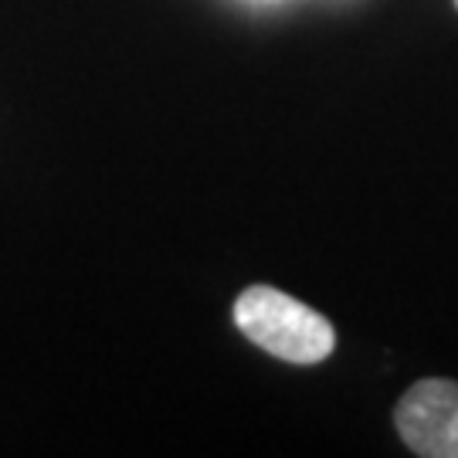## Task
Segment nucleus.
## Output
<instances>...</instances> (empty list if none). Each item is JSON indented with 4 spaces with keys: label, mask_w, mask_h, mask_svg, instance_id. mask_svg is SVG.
Instances as JSON below:
<instances>
[{
    "label": "nucleus",
    "mask_w": 458,
    "mask_h": 458,
    "mask_svg": "<svg viewBox=\"0 0 458 458\" xmlns=\"http://www.w3.org/2000/svg\"><path fill=\"white\" fill-rule=\"evenodd\" d=\"M234 327L248 344L299 367L327 360L336 346V329L323 312L272 285H248L234 299Z\"/></svg>",
    "instance_id": "f257e3e1"
},
{
    "label": "nucleus",
    "mask_w": 458,
    "mask_h": 458,
    "mask_svg": "<svg viewBox=\"0 0 458 458\" xmlns=\"http://www.w3.org/2000/svg\"><path fill=\"white\" fill-rule=\"evenodd\" d=\"M394 428L414 455L458 458V380L411 384L394 408Z\"/></svg>",
    "instance_id": "f03ea898"
},
{
    "label": "nucleus",
    "mask_w": 458,
    "mask_h": 458,
    "mask_svg": "<svg viewBox=\"0 0 458 458\" xmlns=\"http://www.w3.org/2000/svg\"><path fill=\"white\" fill-rule=\"evenodd\" d=\"M455 11H458V0H455Z\"/></svg>",
    "instance_id": "7ed1b4c3"
}]
</instances>
